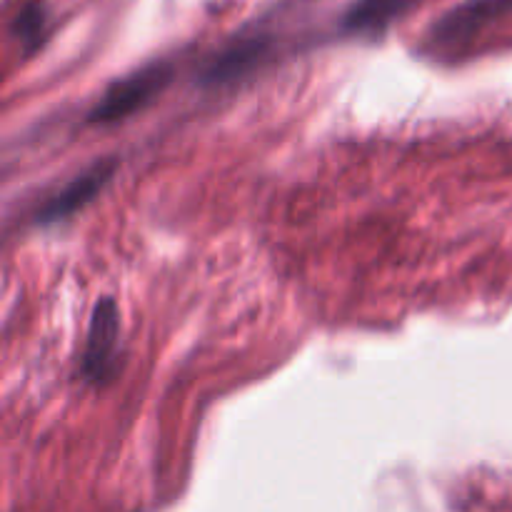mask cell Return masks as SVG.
I'll use <instances>...</instances> for the list:
<instances>
[{
	"label": "cell",
	"instance_id": "cell-1",
	"mask_svg": "<svg viewBox=\"0 0 512 512\" xmlns=\"http://www.w3.org/2000/svg\"><path fill=\"white\" fill-rule=\"evenodd\" d=\"M173 75V65L165 60H155L125 78L115 80L93 105V110L88 113V123H115V120L128 118L130 113L148 105L155 95L163 93Z\"/></svg>",
	"mask_w": 512,
	"mask_h": 512
},
{
	"label": "cell",
	"instance_id": "cell-4",
	"mask_svg": "<svg viewBox=\"0 0 512 512\" xmlns=\"http://www.w3.org/2000/svg\"><path fill=\"white\" fill-rule=\"evenodd\" d=\"M512 10V0H468L458 5L450 13H445L430 30V38L435 43H458L468 35L478 33L483 25L503 18Z\"/></svg>",
	"mask_w": 512,
	"mask_h": 512
},
{
	"label": "cell",
	"instance_id": "cell-3",
	"mask_svg": "<svg viewBox=\"0 0 512 512\" xmlns=\"http://www.w3.org/2000/svg\"><path fill=\"white\" fill-rule=\"evenodd\" d=\"M120 315L113 298L98 300L90 318L88 340L83 348V378L90 383H105L115 370V345H118Z\"/></svg>",
	"mask_w": 512,
	"mask_h": 512
},
{
	"label": "cell",
	"instance_id": "cell-5",
	"mask_svg": "<svg viewBox=\"0 0 512 512\" xmlns=\"http://www.w3.org/2000/svg\"><path fill=\"white\" fill-rule=\"evenodd\" d=\"M265 50H268V40L265 38H245L240 43L230 45V48H225L223 53L210 60L203 73V83L223 85L230 83V80L243 78L245 73H250L260 63Z\"/></svg>",
	"mask_w": 512,
	"mask_h": 512
},
{
	"label": "cell",
	"instance_id": "cell-2",
	"mask_svg": "<svg viewBox=\"0 0 512 512\" xmlns=\"http://www.w3.org/2000/svg\"><path fill=\"white\" fill-rule=\"evenodd\" d=\"M115 170H118V160L115 158L95 160L90 168H85L83 173L75 175L70 183H65L58 193L50 195V198L35 210V223L50 225V223H58V220L70 218L75 210L88 205L90 200L105 188V183L113 178Z\"/></svg>",
	"mask_w": 512,
	"mask_h": 512
},
{
	"label": "cell",
	"instance_id": "cell-7",
	"mask_svg": "<svg viewBox=\"0 0 512 512\" xmlns=\"http://www.w3.org/2000/svg\"><path fill=\"white\" fill-rule=\"evenodd\" d=\"M15 35L20 38V43L25 45V50H35L43 40L45 33V8L40 3H28L15 18Z\"/></svg>",
	"mask_w": 512,
	"mask_h": 512
},
{
	"label": "cell",
	"instance_id": "cell-6",
	"mask_svg": "<svg viewBox=\"0 0 512 512\" xmlns=\"http://www.w3.org/2000/svg\"><path fill=\"white\" fill-rule=\"evenodd\" d=\"M413 0H355L343 15V30L353 35H380Z\"/></svg>",
	"mask_w": 512,
	"mask_h": 512
}]
</instances>
